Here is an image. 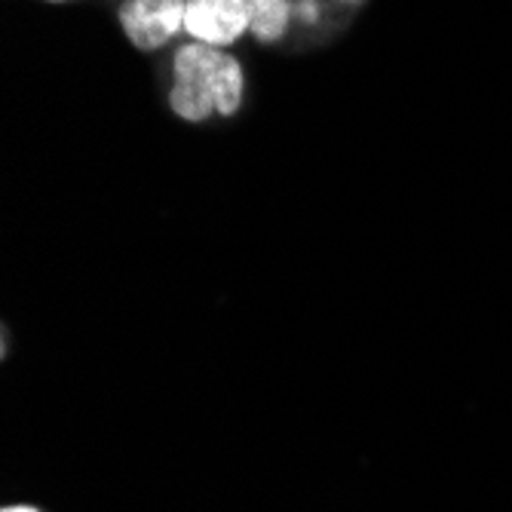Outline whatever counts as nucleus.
<instances>
[{"mask_svg": "<svg viewBox=\"0 0 512 512\" xmlns=\"http://www.w3.org/2000/svg\"><path fill=\"white\" fill-rule=\"evenodd\" d=\"M341 4H350V7H359V4H365V0H341Z\"/></svg>", "mask_w": 512, "mask_h": 512, "instance_id": "0eeeda50", "label": "nucleus"}, {"mask_svg": "<svg viewBox=\"0 0 512 512\" xmlns=\"http://www.w3.org/2000/svg\"><path fill=\"white\" fill-rule=\"evenodd\" d=\"M188 0H123L117 19L129 43L142 53H157L184 31Z\"/></svg>", "mask_w": 512, "mask_h": 512, "instance_id": "f03ea898", "label": "nucleus"}, {"mask_svg": "<svg viewBox=\"0 0 512 512\" xmlns=\"http://www.w3.org/2000/svg\"><path fill=\"white\" fill-rule=\"evenodd\" d=\"M295 13H301L304 22H316L319 19V4H316V0H301V4L295 7Z\"/></svg>", "mask_w": 512, "mask_h": 512, "instance_id": "39448f33", "label": "nucleus"}, {"mask_svg": "<svg viewBox=\"0 0 512 512\" xmlns=\"http://www.w3.org/2000/svg\"><path fill=\"white\" fill-rule=\"evenodd\" d=\"M249 0H188L184 7V34L197 43L227 50L249 31Z\"/></svg>", "mask_w": 512, "mask_h": 512, "instance_id": "7ed1b4c3", "label": "nucleus"}, {"mask_svg": "<svg viewBox=\"0 0 512 512\" xmlns=\"http://www.w3.org/2000/svg\"><path fill=\"white\" fill-rule=\"evenodd\" d=\"M246 99V74L240 59L188 40L172 59L169 108L188 123H203L212 114L234 117Z\"/></svg>", "mask_w": 512, "mask_h": 512, "instance_id": "f257e3e1", "label": "nucleus"}, {"mask_svg": "<svg viewBox=\"0 0 512 512\" xmlns=\"http://www.w3.org/2000/svg\"><path fill=\"white\" fill-rule=\"evenodd\" d=\"M0 512H43V509H37V506H28V503H10V506H4Z\"/></svg>", "mask_w": 512, "mask_h": 512, "instance_id": "423d86ee", "label": "nucleus"}, {"mask_svg": "<svg viewBox=\"0 0 512 512\" xmlns=\"http://www.w3.org/2000/svg\"><path fill=\"white\" fill-rule=\"evenodd\" d=\"M249 31L261 40V43H276L279 37H286L292 16H295V4L292 0H249Z\"/></svg>", "mask_w": 512, "mask_h": 512, "instance_id": "20e7f679", "label": "nucleus"}, {"mask_svg": "<svg viewBox=\"0 0 512 512\" xmlns=\"http://www.w3.org/2000/svg\"><path fill=\"white\" fill-rule=\"evenodd\" d=\"M50 4H65V0H50Z\"/></svg>", "mask_w": 512, "mask_h": 512, "instance_id": "6e6552de", "label": "nucleus"}]
</instances>
